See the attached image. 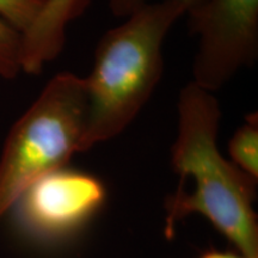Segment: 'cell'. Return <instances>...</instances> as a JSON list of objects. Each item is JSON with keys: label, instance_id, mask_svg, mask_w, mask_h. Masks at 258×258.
I'll list each match as a JSON object with an SVG mask.
<instances>
[{"label": "cell", "instance_id": "cell-1", "mask_svg": "<svg viewBox=\"0 0 258 258\" xmlns=\"http://www.w3.org/2000/svg\"><path fill=\"white\" fill-rule=\"evenodd\" d=\"M221 109L215 95L190 82L177 99V134L171 164L180 184L166 201V235L186 215L206 217L245 258H258V225L253 211L257 180L225 159L218 146Z\"/></svg>", "mask_w": 258, "mask_h": 258}, {"label": "cell", "instance_id": "cell-2", "mask_svg": "<svg viewBox=\"0 0 258 258\" xmlns=\"http://www.w3.org/2000/svg\"><path fill=\"white\" fill-rule=\"evenodd\" d=\"M184 15L178 3L154 2L101 37L92 70L84 78L88 112L83 151L117 137L143 110L163 76L165 38Z\"/></svg>", "mask_w": 258, "mask_h": 258}, {"label": "cell", "instance_id": "cell-3", "mask_svg": "<svg viewBox=\"0 0 258 258\" xmlns=\"http://www.w3.org/2000/svg\"><path fill=\"white\" fill-rule=\"evenodd\" d=\"M86 112L84 78L61 72L16 121L0 154V219L36 180L84 152Z\"/></svg>", "mask_w": 258, "mask_h": 258}, {"label": "cell", "instance_id": "cell-4", "mask_svg": "<svg viewBox=\"0 0 258 258\" xmlns=\"http://www.w3.org/2000/svg\"><path fill=\"white\" fill-rule=\"evenodd\" d=\"M198 37L192 80L217 92L258 57V0H202L189 10Z\"/></svg>", "mask_w": 258, "mask_h": 258}, {"label": "cell", "instance_id": "cell-5", "mask_svg": "<svg viewBox=\"0 0 258 258\" xmlns=\"http://www.w3.org/2000/svg\"><path fill=\"white\" fill-rule=\"evenodd\" d=\"M105 198L101 179L63 166L29 186L12 208L29 233L57 239L83 228L101 211Z\"/></svg>", "mask_w": 258, "mask_h": 258}, {"label": "cell", "instance_id": "cell-6", "mask_svg": "<svg viewBox=\"0 0 258 258\" xmlns=\"http://www.w3.org/2000/svg\"><path fill=\"white\" fill-rule=\"evenodd\" d=\"M91 0H44L37 17L22 34V72L38 74L55 60L66 43L69 25L79 18Z\"/></svg>", "mask_w": 258, "mask_h": 258}, {"label": "cell", "instance_id": "cell-7", "mask_svg": "<svg viewBox=\"0 0 258 258\" xmlns=\"http://www.w3.org/2000/svg\"><path fill=\"white\" fill-rule=\"evenodd\" d=\"M231 161L254 180L258 179V115L251 112L228 144Z\"/></svg>", "mask_w": 258, "mask_h": 258}, {"label": "cell", "instance_id": "cell-8", "mask_svg": "<svg viewBox=\"0 0 258 258\" xmlns=\"http://www.w3.org/2000/svg\"><path fill=\"white\" fill-rule=\"evenodd\" d=\"M22 72V32L0 15V78L14 79Z\"/></svg>", "mask_w": 258, "mask_h": 258}, {"label": "cell", "instance_id": "cell-9", "mask_svg": "<svg viewBox=\"0 0 258 258\" xmlns=\"http://www.w3.org/2000/svg\"><path fill=\"white\" fill-rule=\"evenodd\" d=\"M44 0H0V15L22 34L32 24Z\"/></svg>", "mask_w": 258, "mask_h": 258}, {"label": "cell", "instance_id": "cell-10", "mask_svg": "<svg viewBox=\"0 0 258 258\" xmlns=\"http://www.w3.org/2000/svg\"><path fill=\"white\" fill-rule=\"evenodd\" d=\"M154 2H165V0H109V9L115 17L125 18L135 10L143 8L144 5L151 4ZM166 2H175L183 5L185 9V14L199 5L202 0H166Z\"/></svg>", "mask_w": 258, "mask_h": 258}, {"label": "cell", "instance_id": "cell-11", "mask_svg": "<svg viewBox=\"0 0 258 258\" xmlns=\"http://www.w3.org/2000/svg\"><path fill=\"white\" fill-rule=\"evenodd\" d=\"M201 258H245L243 256H235L233 253H225V252H209Z\"/></svg>", "mask_w": 258, "mask_h": 258}]
</instances>
